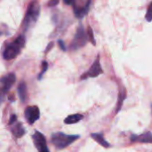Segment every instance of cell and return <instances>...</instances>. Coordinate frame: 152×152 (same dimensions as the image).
I'll return each instance as SVG.
<instances>
[{"label":"cell","instance_id":"1","mask_svg":"<svg viewBox=\"0 0 152 152\" xmlns=\"http://www.w3.org/2000/svg\"><path fill=\"white\" fill-rule=\"evenodd\" d=\"M25 42L26 40H25L24 36L20 35L14 41L8 44L3 53L4 59L10 61V60L16 58V56L20 53L21 48L25 45Z\"/></svg>","mask_w":152,"mask_h":152},{"label":"cell","instance_id":"2","mask_svg":"<svg viewBox=\"0 0 152 152\" xmlns=\"http://www.w3.org/2000/svg\"><path fill=\"white\" fill-rule=\"evenodd\" d=\"M40 14V5L37 2L34 1L31 2L28 6V10L23 20V29L24 31L28 30L38 19Z\"/></svg>","mask_w":152,"mask_h":152},{"label":"cell","instance_id":"3","mask_svg":"<svg viewBox=\"0 0 152 152\" xmlns=\"http://www.w3.org/2000/svg\"><path fill=\"white\" fill-rule=\"evenodd\" d=\"M79 135H68L63 133H55L52 135V143L59 150L65 149L76 140L79 139Z\"/></svg>","mask_w":152,"mask_h":152},{"label":"cell","instance_id":"4","mask_svg":"<svg viewBox=\"0 0 152 152\" xmlns=\"http://www.w3.org/2000/svg\"><path fill=\"white\" fill-rule=\"evenodd\" d=\"M87 40H89L87 32H86L84 27L82 25H80L77 29V32L75 34V37H74V39H73V42H72L70 47L74 50L83 47L84 45H86Z\"/></svg>","mask_w":152,"mask_h":152},{"label":"cell","instance_id":"5","mask_svg":"<svg viewBox=\"0 0 152 152\" xmlns=\"http://www.w3.org/2000/svg\"><path fill=\"white\" fill-rule=\"evenodd\" d=\"M32 138H33L34 144L37 149L38 152H50L46 144L45 137L44 136L43 134H41L38 131H35V133L32 135Z\"/></svg>","mask_w":152,"mask_h":152},{"label":"cell","instance_id":"6","mask_svg":"<svg viewBox=\"0 0 152 152\" xmlns=\"http://www.w3.org/2000/svg\"><path fill=\"white\" fill-rule=\"evenodd\" d=\"M25 118L29 125H33L40 118V110L37 106L27 107L24 112Z\"/></svg>","mask_w":152,"mask_h":152},{"label":"cell","instance_id":"7","mask_svg":"<svg viewBox=\"0 0 152 152\" xmlns=\"http://www.w3.org/2000/svg\"><path fill=\"white\" fill-rule=\"evenodd\" d=\"M99 57L100 56H98V58L93 63V65L91 66L89 70L81 77V79H86V78H87L89 77H96L99 75L102 74L103 71H102V66H101V63H100V58Z\"/></svg>","mask_w":152,"mask_h":152},{"label":"cell","instance_id":"8","mask_svg":"<svg viewBox=\"0 0 152 152\" xmlns=\"http://www.w3.org/2000/svg\"><path fill=\"white\" fill-rule=\"evenodd\" d=\"M15 80H16V76L13 73H9L8 75L2 77L1 84H2V92H3V94H6L11 89L12 85L15 83Z\"/></svg>","mask_w":152,"mask_h":152},{"label":"cell","instance_id":"9","mask_svg":"<svg viewBox=\"0 0 152 152\" xmlns=\"http://www.w3.org/2000/svg\"><path fill=\"white\" fill-rule=\"evenodd\" d=\"M91 2L90 1H87L83 6H80V5H77V3L74 1V4H73V11H74V14L77 18L78 19H82L84 18L88 11H89V5H90Z\"/></svg>","mask_w":152,"mask_h":152},{"label":"cell","instance_id":"10","mask_svg":"<svg viewBox=\"0 0 152 152\" xmlns=\"http://www.w3.org/2000/svg\"><path fill=\"white\" fill-rule=\"evenodd\" d=\"M132 142H139L142 143H152V134L151 132H147L141 135L133 134L131 137Z\"/></svg>","mask_w":152,"mask_h":152},{"label":"cell","instance_id":"11","mask_svg":"<svg viewBox=\"0 0 152 152\" xmlns=\"http://www.w3.org/2000/svg\"><path fill=\"white\" fill-rule=\"evenodd\" d=\"M12 133L16 138H20L24 135L25 134V129L23 128V126L21 123H16L12 127Z\"/></svg>","mask_w":152,"mask_h":152},{"label":"cell","instance_id":"12","mask_svg":"<svg viewBox=\"0 0 152 152\" xmlns=\"http://www.w3.org/2000/svg\"><path fill=\"white\" fill-rule=\"evenodd\" d=\"M84 118V116L82 114H73L69 117H67L64 119V123L67 125H71V124H76L81 121Z\"/></svg>","mask_w":152,"mask_h":152},{"label":"cell","instance_id":"13","mask_svg":"<svg viewBox=\"0 0 152 152\" xmlns=\"http://www.w3.org/2000/svg\"><path fill=\"white\" fill-rule=\"evenodd\" d=\"M91 137L94 141H96L100 145H102V147H104V148H110V144L104 139V137L102 136V134H92Z\"/></svg>","mask_w":152,"mask_h":152},{"label":"cell","instance_id":"14","mask_svg":"<svg viewBox=\"0 0 152 152\" xmlns=\"http://www.w3.org/2000/svg\"><path fill=\"white\" fill-rule=\"evenodd\" d=\"M18 94L21 102H25L27 99V87L24 82H20L18 86Z\"/></svg>","mask_w":152,"mask_h":152},{"label":"cell","instance_id":"15","mask_svg":"<svg viewBox=\"0 0 152 152\" xmlns=\"http://www.w3.org/2000/svg\"><path fill=\"white\" fill-rule=\"evenodd\" d=\"M126 98V90L124 87L120 88V91H119V95H118V109H117V112H118L122 107V104H123V102Z\"/></svg>","mask_w":152,"mask_h":152},{"label":"cell","instance_id":"16","mask_svg":"<svg viewBox=\"0 0 152 152\" xmlns=\"http://www.w3.org/2000/svg\"><path fill=\"white\" fill-rule=\"evenodd\" d=\"M145 18H146V20H147L148 22H151L152 21V2L150 4V5L148 7V10H147Z\"/></svg>","mask_w":152,"mask_h":152},{"label":"cell","instance_id":"17","mask_svg":"<svg viewBox=\"0 0 152 152\" xmlns=\"http://www.w3.org/2000/svg\"><path fill=\"white\" fill-rule=\"evenodd\" d=\"M87 35H88L89 40L92 42V44L94 45H95V39H94V32H93V29H92V28L90 26L87 28Z\"/></svg>","mask_w":152,"mask_h":152},{"label":"cell","instance_id":"18","mask_svg":"<svg viewBox=\"0 0 152 152\" xmlns=\"http://www.w3.org/2000/svg\"><path fill=\"white\" fill-rule=\"evenodd\" d=\"M47 69H48V64H47V62H46L45 61H44L42 62V70H41V72H40V74H39V76H38V79H39V80L42 78V76L45 73V71L47 70Z\"/></svg>","mask_w":152,"mask_h":152},{"label":"cell","instance_id":"19","mask_svg":"<svg viewBox=\"0 0 152 152\" xmlns=\"http://www.w3.org/2000/svg\"><path fill=\"white\" fill-rule=\"evenodd\" d=\"M17 121V116L15 114H12L10 118V120H9V125H12L14 124L15 122Z\"/></svg>","mask_w":152,"mask_h":152},{"label":"cell","instance_id":"20","mask_svg":"<svg viewBox=\"0 0 152 152\" xmlns=\"http://www.w3.org/2000/svg\"><path fill=\"white\" fill-rule=\"evenodd\" d=\"M58 44H59V45H60V47H61V49L62 50V51H67L66 50V46H65V44H64V42L62 41V40H58Z\"/></svg>","mask_w":152,"mask_h":152},{"label":"cell","instance_id":"21","mask_svg":"<svg viewBox=\"0 0 152 152\" xmlns=\"http://www.w3.org/2000/svg\"><path fill=\"white\" fill-rule=\"evenodd\" d=\"M59 4V1L58 0H54V1H50L49 3H48V5L49 6H53V5H56V4Z\"/></svg>","mask_w":152,"mask_h":152},{"label":"cell","instance_id":"22","mask_svg":"<svg viewBox=\"0 0 152 152\" xmlns=\"http://www.w3.org/2000/svg\"><path fill=\"white\" fill-rule=\"evenodd\" d=\"M53 46V43H52V42H51V43H50V44L48 45L47 48H46V52H48V51H49V49H51V48H52Z\"/></svg>","mask_w":152,"mask_h":152},{"label":"cell","instance_id":"23","mask_svg":"<svg viewBox=\"0 0 152 152\" xmlns=\"http://www.w3.org/2000/svg\"><path fill=\"white\" fill-rule=\"evenodd\" d=\"M64 4H72L73 5L74 1H67V0H64Z\"/></svg>","mask_w":152,"mask_h":152}]
</instances>
